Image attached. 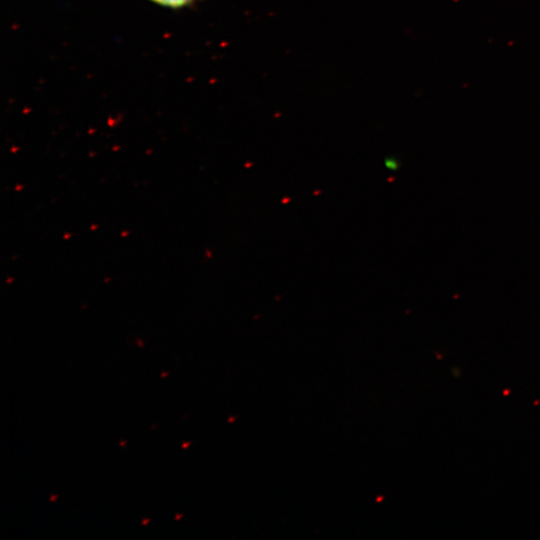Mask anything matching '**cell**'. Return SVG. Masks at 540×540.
I'll list each match as a JSON object with an SVG mask.
<instances>
[{
  "label": "cell",
  "mask_w": 540,
  "mask_h": 540,
  "mask_svg": "<svg viewBox=\"0 0 540 540\" xmlns=\"http://www.w3.org/2000/svg\"><path fill=\"white\" fill-rule=\"evenodd\" d=\"M170 10H183L191 8L203 0H145Z\"/></svg>",
  "instance_id": "obj_1"
}]
</instances>
